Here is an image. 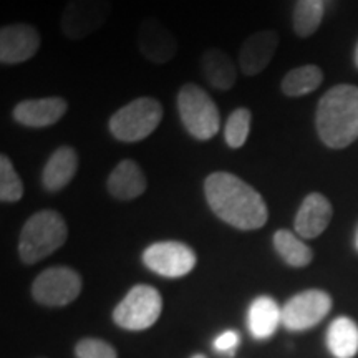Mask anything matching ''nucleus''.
Returning <instances> with one entry per match:
<instances>
[{
  "label": "nucleus",
  "mask_w": 358,
  "mask_h": 358,
  "mask_svg": "<svg viewBox=\"0 0 358 358\" xmlns=\"http://www.w3.org/2000/svg\"><path fill=\"white\" fill-rule=\"evenodd\" d=\"M209 208L219 219L241 231H254L267 222L268 211L261 192L236 174L217 171L204 181Z\"/></svg>",
  "instance_id": "1"
},
{
  "label": "nucleus",
  "mask_w": 358,
  "mask_h": 358,
  "mask_svg": "<svg viewBox=\"0 0 358 358\" xmlns=\"http://www.w3.org/2000/svg\"><path fill=\"white\" fill-rule=\"evenodd\" d=\"M315 127L324 145L332 150L350 146L358 138V87L330 88L317 106Z\"/></svg>",
  "instance_id": "2"
},
{
  "label": "nucleus",
  "mask_w": 358,
  "mask_h": 358,
  "mask_svg": "<svg viewBox=\"0 0 358 358\" xmlns=\"http://www.w3.org/2000/svg\"><path fill=\"white\" fill-rule=\"evenodd\" d=\"M69 237L65 219L57 211L45 209L29 217L19 239V256L25 264H35L52 256Z\"/></svg>",
  "instance_id": "3"
},
{
  "label": "nucleus",
  "mask_w": 358,
  "mask_h": 358,
  "mask_svg": "<svg viewBox=\"0 0 358 358\" xmlns=\"http://www.w3.org/2000/svg\"><path fill=\"white\" fill-rule=\"evenodd\" d=\"M178 110L181 122L191 136L208 141L219 131L221 116L216 103L198 85L186 83L178 93Z\"/></svg>",
  "instance_id": "4"
},
{
  "label": "nucleus",
  "mask_w": 358,
  "mask_h": 358,
  "mask_svg": "<svg viewBox=\"0 0 358 358\" xmlns=\"http://www.w3.org/2000/svg\"><path fill=\"white\" fill-rule=\"evenodd\" d=\"M163 106L155 98H136L110 118V133L118 141L136 143L145 140L158 128Z\"/></svg>",
  "instance_id": "5"
},
{
  "label": "nucleus",
  "mask_w": 358,
  "mask_h": 358,
  "mask_svg": "<svg viewBox=\"0 0 358 358\" xmlns=\"http://www.w3.org/2000/svg\"><path fill=\"white\" fill-rule=\"evenodd\" d=\"M163 310V299L161 294L151 285H134L124 295L113 312V320L124 330L140 332L150 329L159 319Z\"/></svg>",
  "instance_id": "6"
},
{
  "label": "nucleus",
  "mask_w": 358,
  "mask_h": 358,
  "mask_svg": "<svg viewBox=\"0 0 358 358\" xmlns=\"http://www.w3.org/2000/svg\"><path fill=\"white\" fill-rule=\"evenodd\" d=\"M111 12V0H69L62 12L60 29L66 38H85L100 30Z\"/></svg>",
  "instance_id": "7"
},
{
  "label": "nucleus",
  "mask_w": 358,
  "mask_h": 358,
  "mask_svg": "<svg viewBox=\"0 0 358 358\" xmlns=\"http://www.w3.org/2000/svg\"><path fill=\"white\" fill-rule=\"evenodd\" d=\"M82 292V277L70 267H50L38 274L32 284V295L47 307L69 306Z\"/></svg>",
  "instance_id": "8"
},
{
  "label": "nucleus",
  "mask_w": 358,
  "mask_h": 358,
  "mask_svg": "<svg viewBox=\"0 0 358 358\" xmlns=\"http://www.w3.org/2000/svg\"><path fill=\"white\" fill-rule=\"evenodd\" d=\"M330 308L332 299L324 290H303L282 307V325L290 332H303L320 324Z\"/></svg>",
  "instance_id": "9"
},
{
  "label": "nucleus",
  "mask_w": 358,
  "mask_h": 358,
  "mask_svg": "<svg viewBox=\"0 0 358 358\" xmlns=\"http://www.w3.org/2000/svg\"><path fill=\"white\" fill-rule=\"evenodd\" d=\"M143 262L155 274L178 279L187 275L196 267V254L189 245L178 241H163L146 248Z\"/></svg>",
  "instance_id": "10"
},
{
  "label": "nucleus",
  "mask_w": 358,
  "mask_h": 358,
  "mask_svg": "<svg viewBox=\"0 0 358 358\" xmlns=\"http://www.w3.org/2000/svg\"><path fill=\"white\" fill-rule=\"evenodd\" d=\"M136 47L146 60L153 64H168L178 55V40L163 22L146 17L138 25Z\"/></svg>",
  "instance_id": "11"
},
{
  "label": "nucleus",
  "mask_w": 358,
  "mask_h": 358,
  "mask_svg": "<svg viewBox=\"0 0 358 358\" xmlns=\"http://www.w3.org/2000/svg\"><path fill=\"white\" fill-rule=\"evenodd\" d=\"M40 34L30 24L3 25L0 30V62L17 65L30 60L40 48Z\"/></svg>",
  "instance_id": "12"
},
{
  "label": "nucleus",
  "mask_w": 358,
  "mask_h": 358,
  "mask_svg": "<svg viewBox=\"0 0 358 358\" xmlns=\"http://www.w3.org/2000/svg\"><path fill=\"white\" fill-rule=\"evenodd\" d=\"M279 47V34L275 30L254 32L244 40L239 50V69L248 77L259 75L268 66Z\"/></svg>",
  "instance_id": "13"
},
{
  "label": "nucleus",
  "mask_w": 358,
  "mask_h": 358,
  "mask_svg": "<svg viewBox=\"0 0 358 358\" xmlns=\"http://www.w3.org/2000/svg\"><path fill=\"white\" fill-rule=\"evenodd\" d=\"M66 110L69 103L60 96L25 100L13 108V120L29 128H47L60 122Z\"/></svg>",
  "instance_id": "14"
},
{
  "label": "nucleus",
  "mask_w": 358,
  "mask_h": 358,
  "mask_svg": "<svg viewBox=\"0 0 358 358\" xmlns=\"http://www.w3.org/2000/svg\"><path fill=\"white\" fill-rule=\"evenodd\" d=\"M332 204L320 192H310L295 214V232L303 239H315L332 221Z\"/></svg>",
  "instance_id": "15"
},
{
  "label": "nucleus",
  "mask_w": 358,
  "mask_h": 358,
  "mask_svg": "<svg viewBox=\"0 0 358 358\" xmlns=\"http://www.w3.org/2000/svg\"><path fill=\"white\" fill-rule=\"evenodd\" d=\"M148 181L141 166L133 159H123L110 173L106 187L113 198L120 201H131L140 198L146 191Z\"/></svg>",
  "instance_id": "16"
},
{
  "label": "nucleus",
  "mask_w": 358,
  "mask_h": 358,
  "mask_svg": "<svg viewBox=\"0 0 358 358\" xmlns=\"http://www.w3.org/2000/svg\"><path fill=\"white\" fill-rule=\"evenodd\" d=\"M282 324V308L275 299L261 295L254 299L248 308L249 334L257 340H267L277 332Z\"/></svg>",
  "instance_id": "17"
},
{
  "label": "nucleus",
  "mask_w": 358,
  "mask_h": 358,
  "mask_svg": "<svg viewBox=\"0 0 358 358\" xmlns=\"http://www.w3.org/2000/svg\"><path fill=\"white\" fill-rule=\"evenodd\" d=\"M78 169V155L73 148L62 146L53 151L42 173V185L47 191L57 192L69 185Z\"/></svg>",
  "instance_id": "18"
},
{
  "label": "nucleus",
  "mask_w": 358,
  "mask_h": 358,
  "mask_svg": "<svg viewBox=\"0 0 358 358\" xmlns=\"http://www.w3.org/2000/svg\"><path fill=\"white\" fill-rule=\"evenodd\" d=\"M201 71L209 85L216 90H231L237 78L236 64L221 48H209L201 57Z\"/></svg>",
  "instance_id": "19"
},
{
  "label": "nucleus",
  "mask_w": 358,
  "mask_h": 358,
  "mask_svg": "<svg viewBox=\"0 0 358 358\" xmlns=\"http://www.w3.org/2000/svg\"><path fill=\"white\" fill-rule=\"evenodd\" d=\"M325 342L335 358H353L358 353V325L348 317H338L329 325Z\"/></svg>",
  "instance_id": "20"
},
{
  "label": "nucleus",
  "mask_w": 358,
  "mask_h": 358,
  "mask_svg": "<svg viewBox=\"0 0 358 358\" xmlns=\"http://www.w3.org/2000/svg\"><path fill=\"white\" fill-rule=\"evenodd\" d=\"M324 82V71L317 65H303L290 70L282 80V93L287 96H303L315 92Z\"/></svg>",
  "instance_id": "21"
},
{
  "label": "nucleus",
  "mask_w": 358,
  "mask_h": 358,
  "mask_svg": "<svg viewBox=\"0 0 358 358\" xmlns=\"http://www.w3.org/2000/svg\"><path fill=\"white\" fill-rule=\"evenodd\" d=\"M274 248L279 256L292 267H306L313 259L312 249L287 229L275 232Z\"/></svg>",
  "instance_id": "22"
},
{
  "label": "nucleus",
  "mask_w": 358,
  "mask_h": 358,
  "mask_svg": "<svg viewBox=\"0 0 358 358\" xmlns=\"http://www.w3.org/2000/svg\"><path fill=\"white\" fill-rule=\"evenodd\" d=\"M324 13V0H297L292 15L294 32L302 38L310 37L320 27Z\"/></svg>",
  "instance_id": "23"
},
{
  "label": "nucleus",
  "mask_w": 358,
  "mask_h": 358,
  "mask_svg": "<svg viewBox=\"0 0 358 358\" xmlns=\"http://www.w3.org/2000/svg\"><path fill=\"white\" fill-rule=\"evenodd\" d=\"M24 196L22 179L7 155L0 156V199L3 203H17Z\"/></svg>",
  "instance_id": "24"
},
{
  "label": "nucleus",
  "mask_w": 358,
  "mask_h": 358,
  "mask_svg": "<svg viewBox=\"0 0 358 358\" xmlns=\"http://www.w3.org/2000/svg\"><path fill=\"white\" fill-rule=\"evenodd\" d=\"M250 120L252 113L248 108H237L232 111L227 118L226 128H224V138L231 148H241L245 145L250 131Z\"/></svg>",
  "instance_id": "25"
},
{
  "label": "nucleus",
  "mask_w": 358,
  "mask_h": 358,
  "mask_svg": "<svg viewBox=\"0 0 358 358\" xmlns=\"http://www.w3.org/2000/svg\"><path fill=\"white\" fill-rule=\"evenodd\" d=\"M78 358H116V350L110 343L98 338H83L75 348Z\"/></svg>",
  "instance_id": "26"
},
{
  "label": "nucleus",
  "mask_w": 358,
  "mask_h": 358,
  "mask_svg": "<svg viewBox=\"0 0 358 358\" xmlns=\"http://www.w3.org/2000/svg\"><path fill=\"white\" fill-rule=\"evenodd\" d=\"M241 343V335L236 330H224L222 334H219L216 340H214V350L221 355L232 357L236 353V348Z\"/></svg>",
  "instance_id": "27"
},
{
  "label": "nucleus",
  "mask_w": 358,
  "mask_h": 358,
  "mask_svg": "<svg viewBox=\"0 0 358 358\" xmlns=\"http://www.w3.org/2000/svg\"><path fill=\"white\" fill-rule=\"evenodd\" d=\"M355 65L358 66V43H357V50H355Z\"/></svg>",
  "instance_id": "28"
},
{
  "label": "nucleus",
  "mask_w": 358,
  "mask_h": 358,
  "mask_svg": "<svg viewBox=\"0 0 358 358\" xmlns=\"http://www.w3.org/2000/svg\"><path fill=\"white\" fill-rule=\"evenodd\" d=\"M191 358H206L204 355H201V353H198V355H192Z\"/></svg>",
  "instance_id": "29"
},
{
  "label": "nucleus",
  "mask_w": 358,
  "mask_h": 358,
  "mask_svg": "<svg viewBox=\"0 0 358 358\" xmlns=\"http://www.w3.org/2000/svg\"><path fill=\"white\" fill-rule=\"evenodd\" d=\"M355 245H357V249H358V232H357V241H355Z\"/></svg>",
  "instance_id": "30"
}]
</instances>
